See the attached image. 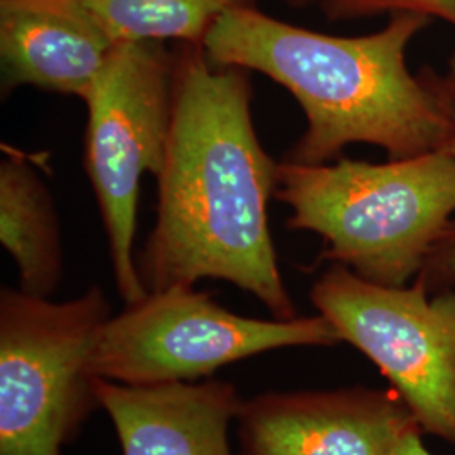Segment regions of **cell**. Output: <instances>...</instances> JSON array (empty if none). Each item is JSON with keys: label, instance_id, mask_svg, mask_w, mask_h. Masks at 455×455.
I'll return each mask as SVG.
<instances>
[{"label": "cell", "instance_id": "4fadbf2b", "mask_svg": "<svg viewBox=\"0 0 455 455\" xmlns=\"http://www.w3.org/2000/svg\"><path fill=\"white\" fill-rule=\"evenodd\" d=\"M321 7L334 22L410 12L440 19L455 28V0H324Z\"/></svg>", "mask_w": 455, "mask_h": 455}, {"label": "cell", "instance_id": "9c48e42d", "mask_svg": "<svg viewBox=\"0 0 455 455\" xmlns=\"http://www.w3.org/2000/svg\"><path fill=\"white\" fill-rule=\"evenodd\" d=\"M116 44L84 0H0L2 98L33 86L84 100Z\"/></svg>", "mask_w": 455, "mask_h": 455}, {"label": "cell", "instance_id": "6da1fadb", "mask_svg": "<svg viewBox=\"0 0 455 455\" xmlns=\"http://www.w3.org/2000/svg\"><path fill=\"white\" fill-rule=\"evenodd\" d=\"M248 71L203 46L174 51L172 122L157 176V216L137 270L147 292L227 280L274 319L297 317L268 227L280 163L261 147Z\"/></svg>", "mask_w": 455, "mask_h": 455}, {"label": "cell", "instance_id": "8992f818", "mask_svg": "<svg viewBox=\"0 0 455 455\" xmlns=\"http://www.w3.org/2000/svg\"><path fill=\"white\" fill-rule=\"evenodd\" d=\"M341 342L324 315L255 319L221 307L208 292L174 285L148 292L110 317L98 334L90 370L125 387L193 383L261 353Z\"/></svg>", "mask_w": 455, "mask_h": 455}, {"label": "cell", "instance_id": "5bb4252c", "mask_svg": "<svg viewBox=\"0 0 455 455\" xmlns=\"http://www.w3.org/2000/svg\"><path fill=\"white\" fill-rule=\"evenodd\" d=\"M415 280L432 293L455 289V218L440 235Z\"/></svg>", "mask_w": 455, "mask_h": 455}, {"label": "cell", "instance_id": "2e32d148", "mask_svg": "<svg viewBox=\"0 0 455 455\" xmlns=\"http://www.w3.org/2000/svg\"><path fill=\"white\" fill-rule=\"evenodd\" d=\"M442 83H443V88L447 90L449 97L452 98V101L455 103V49L452 51V56L449 58L447 71L442 75Z\"/></svg>", "mask_w": 455, "mask_h": 455}, {"label": "cell", "instance_id": "5b68a950", "mask_svg": "<svg viewBox=\"0 0 455 455\" xmlns=\"http://www.w3.org/2000/svg\"><path fill=\"white\" fill-rule=\"evenodd\" d=\"M174 52L159 41L118 43L90 93L84 169L107 231L115 282L127 304L146 297L133 242L146 174L163 171L172 122Z\"/></svg>", "mask_w": 455, "mask_h": 455}, {"label": "cell", "instance_id": "ac0fdd59", "mask_svg": "<svg viewBox=\"0 0 455 455\" xmlns=\"http://www.w3.org/2000/svg\"><path fill=\"white\" fill-rule=\"evenodd\" d=\"M442 152H447V154H452V156H455V133L454 137H452V140L447 144V147H445Z\"/></svg>", "mask_w": 455, "mask_h": 455}, {"label": "cell", "instance_id": "30bf717a", "mask_svg": "<svg viewBox=\"0 0 455 455\" xmlns=\"http://www.w3.org/2000/svg\"><path fill=\"white\" fill-rule=\"evenodd\" d=\"M97 388L124 455H235L228 432L243 398L231 383L125 387L98 378Z\"/></svg>", "mask_w": 455, "mask_h": 455}, {"label": "cell", "instance_id": "8fae6325", "mask_svg": "<svg viewBox=\"0 0 455 455\" xmlns=\"http://www.w3.org/2000/svg\"><path fill=\"white\" fill-rule=\"evenodd\" d=\"M0 242L16 261L19 289L49 299L63 278L60 220L39 171L11 148L0 163Z\"/></svg>", "mask_w": 455, "mask_h": 455}, {"label": "cell", "instance_id": "277c9868", "mask_svg": "<svg viewBox=\"0 0 455 455\" xmlns=\"http://www.w3.org/2000/svg\"><path fill=\"white\" fill-rule=\"evenodd\" d=\"M112 317L92 285L65 302L0 292V455H63L101 408L90 358Z\"/></svg>", "mask_w": 455, "mask_h": 455}, {"label": "cell", "instance_id": "3957f363", "mask_svg": "<svg viewBox=\"0 0 455 455\" xmlns=\"http://www.w3.org/2000/svg\"><path fill=\"white\" fill-rule=\"evenodd\" d=\"M275 197L292 210L289 229L324 240L323 260L373 283L405 287L455 218V156L432 152L383 164L282 161Z\"/></svg>", "mask_w": 455, "mask_h": 455}, {"label": "cell", "instance_id": "ba28073f", "mask_svg": "<svg viewBox=\"0 0 455 455\" xmlns=\"http://www.w3.org/2000/svg\"><path fill=\"white\" fill-rule=\"evenodd\" d=\"M240 455H390L420 428L393 388L270 391L243 400Z\"/></svg>", "mask_w": 455, "mask_h": 455}, {"label": "cell", "instance_id": "7a4b0ae2", "mask_svg": "<svg viewBox=\"0 0 455 455\" xmlns=\"http://www.w3.org/2000/svg\"><path fill=\"white\" fill-rule=\"evenodd\" d=\"M430 22L393 14L376 33L341 37L246 5L220 17L203 48L212 65L259 71L297 100L306 131L283 161L332 163L353 144L379 147L398 161L442 152L455 133L442 75L432 66L408 69V46Z\"/></svg>", "mask_w": 455, "mask_h": 455}, {"label": "cell", "instance_id": "52a82bcc", "mask_svg": "<svg viewBox=\"0 0 455 455\" xmlns=\"http://www.w3.org/2000/svg\"><path fill=\"white\" fill-rule=\"evenodd\" d=\"M310 300L379 368L422 434L455 445V289L379 285L331 263Z\"/></svg>", "mask_w": 455, "mask_h": 455}, {"label": "cell", "instance_id": "e0dca14e", "mask_svg": "<svg viewBox=\"0 0 455 455\" xmlns=\"http://www.w3.org/2000/svg\"><path fill=\"white\" fill-rule=\"evenodd\" d=\"M287 4H291L292 7H307V5H312V4H323L324 0H285Z\"/></svg>", "mask_w": 455, "mask_h": 455}, {"label": "cell", "instance_id": "7c38bea8", "mask_svg": "<svg viewBox=\"0 0 455 455\" xmlns=\"http://www.w3.org/2000/svg\"><path fill=\"white\" fill-rule=\"evenodd\" d=\"M116 43L180 41L203 46L216 20L255 0H84Z\"/></svg>", "mask_w": 455, "mask_h": 455}, {"label": "cell", "instance_id": "9a60e30c", "mask_svg": "<svg viewBox=\"0 0 455 455\" xmlns=\"http://www.w3.org/2000/svg\"><path fill=\"white\" fill-rule=\"evenodd\" d=\"M390 455H434L422 442V430L420 428H411L407 432L400 442L395 445Z\"/></svg>", "mask_w": 455, "mask_h": 455}]
</instances>
